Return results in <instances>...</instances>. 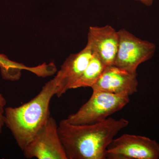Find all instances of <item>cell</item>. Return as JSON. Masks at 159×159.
<instances>
[{
  "mask_svg": "<svg viewBox=\"0 0 159 159\" xmlns=\"http://www.w3.org/2000/svg\"><path fill=\"white\" fill-rule=\"evenodd\" d=\"M129 122L108 118L91 124L74 125L63 119L58 125L60 138L67 159H105L107 148Z\"/></svg>",
  "mask_w": 159,
  "mask_h": 159,
  "instance_id": "obj_1",
  "label": "cell"
},
{
  "mask_svg": "<svg viewBox=\"0 0 159 159\" xmlns=\"http://www.w3.org/2000/svg\"><path fill=\"white\" fill-rule=\"evenodd\" d=\"M56 86L53 78L46 83L39 93L29 102L18 107H6L5 125L22 151L51 117L50 102L56 95Z\"/></svg>",
  "mask_w": 159,
  "mask_h": 159,
  "instance_id": "obj_2",
  "label": "cell"
},
{
  "mask_svg": "<svg viewBox=\"0 0 159 159\" xmlns=\"http://www.w3.org/2000/svg\"><path fill=\"white\" fill-rule=\"evenodd\" d=\"M93 91L88 101L77 112L65 119L67 122L74 125H84L102 122L122 109L130 100L129 96Z\"/></svg>",
  "mask_w": 159,
  "mask_h": 159,
  "instance_id": "obj_3",
  "label": "cell"
},
{
  "mask_svg": "<svg viewBox=\"0 0 159 159\" xmlns=\"http://www.w3.org/2000/svg\"><path fill=\"white\" fill-rule=\"evenodd\" d=\"M119 44L113 65L133 74L139 66L150 59L155 52V45L140 39L125 29L118 31Z\"/></svg>",
  "mask_w": 159,
  "mask_h": 159,
  "instance_id": "obj_4",
  "label": "cell"
},
{
  "mask_svg": "<svg viewBox=\"0 0 159 159\" xmlns=\"http://www.w3.org/2000/svg\"><path fill=\"white\" fill-rule=\"evenodd\" d=\"M108 159H158L159 144L143 136L124 134L114 139L106 150Z\"/></svg>",
  "mask_w": 159,
  "mask_h": 159,
  "instance_id": "obj_5",
  "label": "cell"
},
{
  "mask_svg": "<svg viewBox=\"0 0 159 159\" xmlns=\"http://www.w3.org/2000/svg\"><path fill=\"white\" fill-rule=\"evenodd\" d=\"M23 152L27 159H67L60 138L58 125L54 118L50 117Z\"/></svg>",
  "mask_w": 159,
  "mask_h": 159,
  "instance_id": "obj_6",
  "label": "cell"
},
{
  "mask_svg": "<svg viewBox=\"0 0 159 159\" xmlns=\"http://www.w3.org/2000/svg\"><path fill=\"white\" fill-rule=\"evenodd\" d=\"M137 74H133L114 65L106 66L93 91L129 96L138 92Z\"/></svg>",
  "mask_w": 159,
  "mask_h": 159,
  "instance_id": "obj_7",
  "label": "cell"
},
{
  "mask_svg": "<svg viewBox=\"0 0 159 159\" xmlns=\"http://www.w3.org/2000/svg\"><path fill=\"white\" fill-rule=\"evenodd\" d=\"M89 44L76 54H71L65 61L54 79L57 84L56 95L60 97L82 74L93 54Z\"/></svg>",
  "mask_w": 159,
  "mask_h": 159,
  "instance_id": "obj_8",
  "label": "cell"
},
{
  "mask_svg": "<svg viewBox=\"0 0 159 159\" xmlns=\"http://www.w3.org/2000/svg\"><path fill=\"white\" fill-rule=\"evenodd\" d=\"M87 44L98 54L106 66L113 65L119 47V35L112 27L91 26Z\"/></svg>",
  "mask_w": 159,
  "mask_h": 159,
  "instance_id": "obj_9",
  "label": "cell"
},
{
  "mask_svg": "<svg viewBox=\"0 0 159 159\" xmlns=\"http://www.w3.org/2000/svg\"><path fill=\"white\" fill-rule=\"evenodd\" d=\"M105 67L98 54L93 52L86 68L80 77L72 84L70 89L92 87L99 79Z\"/></svg>",
  "mask_w": 159,
  "mask_h": 159,
  "instance_id": "obj_10",
  "label": "cell"
},
{
  "mask_svg": "<svg viewBox=\"0 0 159 159\" xmlns=\"http://www.w3.org/2000/svg\"><path fill=\"white\" fill-rule=\"evenodd\" d=\"M0 68L3 79L16 80L19 79L23 70H29V67L21 64L10 60L4 54H0Z\"/></svg>",
  "mask_w": 159,
  "mask_h": 159,
  "instance_id": "obj_11",
  "label": "cell"
},
{
  "mask_svg": "<svg viewBox=\"0 0 159 159\" xmlns=\"http://www.w3.org/2000/svg\"><path fill=\"white\" fill-rule=\"evenodd\" d=\"M6 105V98L0 93V134L2 133L3 126L5 125V109Z\"/></svg>",
  "mask_w": 159,
  "mask_h": 159,
  "instance_id": "obj_12",
  "label": "cell"
},
{
  "mask_svg": "<svg viewBox=\"0 0 159 159\" xmlns=\"http://www.w3.org/2000/svg\"><path fill=\"white\" fill-rule=\"evenodd\" d=\"M135 1H139L145 5V6H151L153 2V0H135Z\"/></svg>",
  "mask_w": 159,
  "mask_h": 159,
  "instance_id": "obj_13",
  "label": "cell"
}]
</instances>
